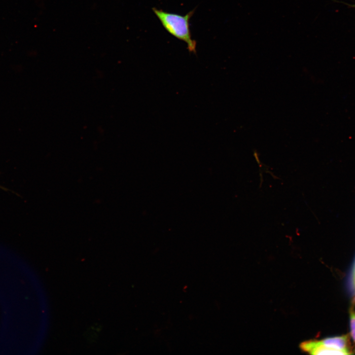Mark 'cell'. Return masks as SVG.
<instances>
[{"instance_id":"1","label":"cell","mask_w":355,"mask_h":355,"mask_svg":"<svg viewBox=\"0 0 355 355\" xmlns=\"http://www.w3.org/2000/svg\"><path fill=\"white\" fill-rule=\"evenodd\" d=\"M152 10L166 31L185 42L189 53L196 54V41L192 38L189 27V20L195 9L184 15L168 12L155 7L152 8Z\"/></svg>"},{"instance_id":"2","label":"cell","mask_w":355,"mask_h":355,"mask_svg":"<svg viewBox=\"0 0 355 355\" xmlns=\"http://www.w3.org/2000/svg\"><path fill=\"white\" fill-rule=\"evenodd\" d=\"M301 349L309 354L312 355H351L349 352L345 351L333 350L324 347L319 340H309L302 343L300 345Z\"/></svg>"},{"instance_id":"3","label":"cell","mask_w":355,"mask_h":355,"mask_svg":"<svg viewBox=\"0 0 355 355\" xmlns=\"http://www.w3.org/2000/svg\"><path fill=\"white\" fill-rule=\"evenodd\" d=\"M350 328L351 336L355 343V310L352 308L350 310Z\"/></svg>"},{"instance_id":"4","label":"cell","mask_w":355,"mask_h":355,"mask_svg":"<svg viewBox=\"0 0 355 355\" xmlns=\"http://www.w3.org/2000/svg\"><path fill=\"white\" fill-rule=\"evenodd\" d=\"M351 285H352V288L353 291L354 293V295L355 297V265L354 266L352 274V278H351Z\"/></svg>"},{"instance_id":"5","label":"cell","mask_w":355,"mask_h":355,"mask_svg":"<svg viewBox=\"0 0 355 355\" xmlns=\"http://www.w3.org/2000/svg\"><path fill=\"white\" fill-rule=\"evenodd\" d=\"M0 188L3 189V187H1V186H0Z\"/></svg>"}]
</instances>
